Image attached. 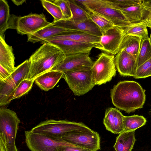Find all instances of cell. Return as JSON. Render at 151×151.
Here are the masks:
<instances>
[{
	"label": "cell",
	"instance_id": "cell-13",
	"mask_svg": "<svg viewBox=\"0 0 151 151\" xmlns=\"http://www.w3.org/2000/svg\"><path fill=\"white\" fill-rule=\"evenodd\" d=\"M52 24L67 29L84 32L91 35L101 37L102 33L98 27L91 19L84 22L75 23L70 20L63 19Z\"/></svg>",
	"mask_w": 151,
	"mask_h": 151
},
{
	"label": "cell",
	"instance_id": "cell-11",
	"mask_svg": "<svg viewBox=\"0 0 151 151\" xmlns=\"http://www.w3.org/2000/svg\"><path fill=\"white\" fill-rule=\"evenodd\" d=\"M91 52H84L66 56L60 63L50 70L63 72L83 69L91 68L93 63L89 57Z\"/></svg>",
	"mask_w": 151,
	"mask_h": 151
},
{
	"label": "cell",
	"instance_id": "cell-16",
	"mask_svg": "<svg viewBox=\"0 0 151 151\" xmlns=\"http://www.w3.org/2000/svg\"><path fill=\"white\" fill-rule=\"evenodd\" d=\"M100 37L95 36L84 32L76 30L64 33L46 39L42 43L45 42L52 40H67L76 42L92 44L98 47L101 50L102 47L100 43Z\"/></svg>",
	"mask_w": 151,
	"mask_h": 151
},
{
	"label": "cell",
	"instance_id": "cell-32",
	"mask_svg": "<svg viewBox=\"0 0 151 151\" xmlns=\"http://www.w3.org/2000/svg\"><path fill=\"white\" fill-rule=\"evenodd\" d=\"M35 79H25L23 80L15 89L13 100L19 98L31 90Z\"/></svg>",
	"mask_w": 151,
	"mask_h": 151
},
{
	"label": "cell",
	"instance_id": "cell-31",
	"mask_svg": "<svg viewBox=\"0 0 151 151\" xmlns=\"http://www.w3.org/2000/svg\"><path fill=\"white\" fill-rule=\"evenodd\" d=\"M41 1L44 8L54 18L53 22H55L64 19L62 11L59 6L50 0H42Z\"/></svg>",
	"mask_w": 151,
	"mask_h": 151
},
{
	"label": "cell",
	"instance_id": "cell-1",
	"mask_svg": "<svg viewBox=\"0 0 151 151\" xmlns=\"http://www.w3.org/2000/svg\"><path fill=\"white\" fill-rule=\"evenodd\" d=\"M110 96L114 106L128 113L142 108L146 100L144 90L134 81L118 82L111 90Z\"/></svg>",
	"mask_w": 151,
	"mask_h": 151
},
{
	"label": "cell",
	"instance_id": "cell-33",
	"mask_svg": "<svg viewBox=\"0 0 151 151\" xmlns=\"http://www.w3.org/2000/svg\"><path fill=\"white\" fill-rule=\"evenodd\" d=\"M151 76V58L137 67L134 77L145 78Z\"/></svg>",
	"mask_w": 151,
	"mask_h": 151
},
{
	"label": "cell",
	"instance_id": "cell-27",
	"mask_svg": "<svg viewBox=\"0 0 151 151\" xmlns=\"http://www.w3.org/2000/svg\"><path fill=\"white\" fill-rule=\"evenodd\" d=\"M85 9L88 13V18L98 27L102 34L114 26L111 21L101 15L93 11Z\"/></svg>",
	"mask_w": 151,
	"mask_h": 151
},
{
	"label": "cell",
	"instance_id": "cell-9",
	"mask_svg": "<svg viewBox=\"0 0 151 151\" xmlns=\"http://www.w3.org/2000/svg\"><path fill=\"white\" fill-rule=\"evenodd\" d=\"M61 139L69 143L91 151H98L100 149L99 134L89 127L65 134L62 136Z\"/></svg>",
	"mask_w": 151,
	"mask_h": 151
},
{
	"label": "cell",
	"instance_id": "cell-5",
	"mask_svg": "<svg viewBox=\"0 0 151 151\" xmlns=\"http://www.w3.org/2000/svg\"><path fill=\"white\" fill-rule=\"evenodd\" d=\"M30 63L27 59L18 65L6 79L0 81V106L9 104L13 100L15 90L20 83L27 78Z\"/></svg>",
	"mask_w": 151,
	"mask_h": 151
},
{
	"label": "cell",
	"instance_id": "cell-3",
	"mask_svg": "<svg viewBox=\"0 0 151 151\" xmlns=\"http://www.w3.org/2000/svg\"><path fill=\"white\" fill-rule=\"evenodd\" d=\"M20 120L16 113L0 108V151H9L16 146L15 140Z\"/></svg>",
	"mask_w": 151,
	"mask_h": 151
},
{
	"label": "cell",
	"instance_id": "cell-39",
	"mask_svg": "<svg viewBox=\"0 0 151 151\" xmlns=\"http://www.w3.org/2000/svg\"><path fill=\"white\" fill-rule=\"evenodd\" d=\"M142 4L145 8H151V0H142Z\"/></svg>",
	"mask_w": 151,
	"mask_h": 151
},
{
	"label": "cell",
	"instance_id": "cell-26",
	"mask_svg": "<svg viewBox=\"0 0 151 151\" xmlns=\"http://www.w3.org/2000/svg\"><path fill=\"white\" fill-rule=\"evenodd\" d=\"M147 122L143 116L134 115L130 116H124V131L135 130L144 125Z\"/></svg>",
	"mask_w": 151,
	"mask_h": 151
},
{
	"label": "cell",
	"instance_id": "cell-19",
	"mask_svg": "<svg viewBox=\"0 0 151 151\" xmlns=\"http://www.w3.org/2000/svg\"><path fill=\"white\" fill-rule=\"evenodd\" d=\"M74 30L67 29L52 24L34 33L27 35V42L33 43L40 42L64 33Z\"/></svg>",
	"mask_w": 151,
	"mask_h": 151
},
{
	"label": "cell",
	"instance_id": "cell-8",
	"mask_svg": "<svg viewBox=\"0 0 151 151\" xmlns=\"http://www.w3.org/2000/svg\"><path fill=\"white\" fill-rule=\"evenodd\" d=\"M114 55L102 52L91 68L92 79L96 85H101L111 81L116 75Z\"/></svg>",
	"mask_w": 151,
	"mask_h": 151
},
{
	"label": "cell",
	"instance_id": "cell-41",
	"mask_svg": "<svg viewBox=\"0 0 151 151\" xmlns=\"http://www.w3.org/2000/svg\"><path fill=\"white\" fill-rule=\"evenodd\" d=\"M9 151H18L16 147H12L10 148Z\"/></svg>",
	"mask_w": 151,
	"mask_h": 151
},
{
	"label": "cell",
	"instance_id": "cell-6",
	"mask_svg": "<svg viewBox=\"0 0 151 151\" xmlns=\"http://www.w3.org/2000/svg\"><path fill=\"white\" fill-rule=\"evenodd\" d=\"M51 24L43 14H31L21 17L12 14L9 21L8 28L16 29L21 35H28Z\"/></svg>",
	"mask_w": 151,
	"mask_h": 151
},
{
	"label": "cell",
	"instance_id": "cell-2",
	"mask_svg": "<svg viewBox=\"0 0 151 151\" xmlns=\"http://www.w3.org/2000/svg\"><path fill=\"white\" fill-rule=\"evenodd\" d=\"M65 56L55 45L48 43H43L29 59L30 64L27 78L35 79L60 63Z\"/></svg>",
	"mask_w": 151,
	"mask_h": 151
},
{
	"label": "cell",
	"instance_id": "cell-24",
	"mask_svg": "<svg viewBox=\"0 0 151 151\" xmlns=\"http://www.w3.org/2000/svg\"><path fill=\"white\" fill-rule=\"evenodd\" d=\"M132 24L142 22L145 8L142 4L120 10Z\"/></svg>",
	"mask_w": 151,
	"mask_h": 151
},
{
	"label": "cell",
	"instance_id": "cell-36",
	"mask_svg": "<svg viewBox=\"0 0 151 151\" xmlns=\"http://www.w3.org/2000/svg\"><path fill=\"white\" fill-rule=\"evenodd\" d=\"M58 150L59 151H91L87 149L73 145L60 146L58 147Z\"/></svg>",
	"mask_w": 151,
	"mask_h": 151
},
{
	"label": "cell",
	"instance_id": "cell-21",
	"mask_svg": "<svg viewBox=\"0 0 151 151\" xmlns=\"http://www.w3.org/2000/svg\"><path fill=\"white\" fill-rule=\"evenodd\" d=\"M12 47L8 45L5 38L0 37V65L11 74L15 70V57Z\"/></svg>",
	"mask_w": 151,
	"mask_h": 151
},
{
	"label": "cell",
	"instance_id": "cell-29",
	"mask_svg": "<svg viewBox=\"0 0 151 151\" xmlns=\"http://www.w3.org/2000/svg\"><path fill=\"white\" fill-rule=\"evenodd\" d=\"M125 35L136 36L142 40L149 38L147 26L142 22L133 24L124 29Z\"/></svg>",
	"mask_w": 151,
	"mask_h": 151
},
{
	"label": "cell",
	"instance_id": "cell-10",
	"mask_svg": "<svg viewBox=\"0 0 151 151\" xmlns=\"http://www.w3.org/2000/svg\"><path fill=\"white\" fill-rule=\"evenodd\" d=\"M25 135L27 146L31 151H59V146L73 145L62 139H56L31 130L25 131Z\"/></svg>",
	"mask_w": 151,
	"mask_h": 151
},
{
	"label": "cell",
	"instance_id": "cell-14",
	"mask_svg": "<svg viewBox=\"0 0 151 151\" xmlns=\"http://www.w3.org/2000/svg\"><path fill=\"white\" fill-rule=\"evenodd\" d=\"M45 43L55 45L66 56L81 52H91L93 47L99 49L98 46L93 44L67 40H50L45 42L43 44Z\"/></svg>",
	"mask_w": 151,
	"mask_h": 151
},
{
	"label": "cell",
	"instance_id": "cell-12",
	"mask_svg": "<svg viewBox=\"0 0 151 151\" xmlns=\"http://www.w3.org/2000/svg\"><path fill=\"white\" fill-rule=\"evenodd\" d=\"M125 35L124 29L114 26L102 34L100 43L102 47L101 50L111 55H116Z\"/></svg>",
	"mask_w": 151,
	"mask_h": 151
},
{
	"label": "cell",
	"instance_id": "cell-4",
	"mask_svg": "<svg viewBox=\"0 0 151 151\" xmlns=\"http://www.w3.org/2000/svg\"><path fill=\"white\" fill-rule=\"evenodd\" d=\"M88 127L82 122L49 119L41 122L33 128L31 131L35 134H43L56 139H60L65 134Z\"/></svg>",
	"mask_w": 151,
	"mask_h": 151
},
{
	"label": "cell",
	"instance_id": "cell-18",
	"mask_svg": "<svg viewBox=\"0 0 151 151\" xmlns=\"http://www.w3.org/2000/svg\"><path fill=\"white\" fill-rule=\"evenodd\" d=\"M90 11L104 17L112 23L114 26L124 29L133 24L129 22L122 12L119 9L111 8L104 7Z\"/></svg>",
	"mask_w": 151,
	"mask_h": 151
},
{
	"label": "cell",
	"instance_id": "cell-20",
	"mask_svg": "<svg viewBox=\"0 0 151 151\" xmlns=\"http://www.w3.org/2000/svg\"><path fill=\"white\" fill-rule=\"evenodd\" d=\"M63 73L56 70H50L36 77L35 81L41 89L48 91L52 89L60 79L63 78Z\"/></svg>",
	"mask_w": 151,
	"mask_h": 151
},
{
	"label": "cell",
	"instance_id": "cell-42",
	"mask_svg": "<svg viewBox=\"0 0 151 151\" xmlns=\"http://www.w3.org/2000/svg\"><path fill=\"white\" fill-rule=\"evenodd\" d=\"M149 38H150V42H151V33H150V37Z\"/></svg>",
	"mask_w": 151,
	"mask_h": 151
},
{
	"label": "cell",
	"instance_id": "cell-38",
	"mask_svg": "<svg viewBox=\"0 0 151 151\" xmlns=\"http://www.w3.org/2000/svg\"><path fill=\"white\" fill-rule=\"evenodd\" d=\"M11 74L7 70L0 65V81L6 79Z\"/></svg>",
	"mask_w": 151,
	"mask_h": 151
},
{
	"label": "cell",
	"instance_id": "cell-34",
	"mask_svg": "<svg viewBox=\"0 0 151 151\" xmlns=\"http://www.w3.org/2000/svg\"><path fill=\"white\" fill-rule=\"evenodd\" d=\"M50 1L59 7L64 17V19H71L72 14L68 0Z\"/></svg>",
	"mask_w": 151,
	"mask_h": 151
},
{
	"label": "cell",
	"instance_id": "cell-7",
	"mask_svg": "<svg viewBox=\"0 0 151 151\" xmlns=\"http://www.w3.org/2000/svg\"><path fill=\"white\" fill-rule=\"evenodd\" d=\"M91 68L63 72V78L76 96L83 95L95 85L92 78Z\"/></svg>",
	"mask_w": 151,
	"mask_h": 151
},
{
	"label": "cell",
	"instance_id": "cell-25",
	"mask_svg": "<svg viewBox=\"0 0 151 151\" xmlns=\"http://www.w3.org/2000/svg\"><path fill=\"white\" fill-rule=\"evenodd\" d=\"M9 6L7 1L0 0V37L5 38L4 33L8 28V22L11 15Z\"/></svg>",
	"mask_w": 151,
	"mask_h": 151
},
{
	"label": "cell",
	"instance_id": "cell-35",
	"mask_svg": "<svg viewBox=\"0 0 151 151\" xmlns=\"http://www.w3.org/2000/svg\"><path fill=\"white\" fill-rule=\"evenodd\" d=\"M114 2L117 9L121 10L141 4V0H112Z\"/></svg>",
	"mask_w": 151,
	"mask_h": 151
},
{
	"label": "cell",
	"instance_id": "cell-40",
	"mask_svg": "<svg viewBox=\"0 0 151 151\" xmlns=\"http://www.w3.org/2000/svg\"><path fill=\"white\" fill-rule=\"evenodd\" d=\"M12 1L15 4L18 6L22 5L26 1L24 0H13Z\"/></svg>",
	"mask_w": 151,
	"mask_h": 151
},
{
	"label": "cell",
	"instance_id": "cell-28",
	"mask_svg": "<svg viewBox=\"0 0 151 151\" xmlns=\"http://www.w3.org/2000/svg\"><path fill=\"white\" fill-rule=\"evenodd\" d=\"M71 12L72 17L70 20L75 23L85 21L89 19L86 10L74 0H68Z\"/></svg>",
	"mask_w": 151,
	"mask_h": 151
},
{
	"label": "cell",
	"instance_id": "cell-23",
	"mask_svg": "<svg viewBox=\"0 0 151 151\" xmlns=\"http://www.w3.org/2000/svg\"><path fill=\"white\" fill-rule=\"evenodd\" d=\"M142 41V39L139 37L125 35L121 45L119 51L123 49L137 59Z\"/></svg>",
	"mask_w": 151,
	"mask_h": 151
},
{
	"label": "cell",
	"instance_id": "cell-30",
	"mask_svg": "<svg viewBox=\"0 0 151 151\" xmlns=\"http://www.w3.org/2000/svg\"><path fill=\"white\" fill-rule=\"evenodd\" d=\"M151 58V43L150 38L142 40L136 59L137 67Z\"/></svg>",
	"mask_w": 151,
	"mask_h": 151
},
{
	"label": "cell",
	"instance_id": "cell-22",
	"mask_svg": "<svg viewBox=\"0 0 151 151\" xmlns=\"http://www.w3.org/2000/svg\"><path fill=\"white\" fill-rule=\"evenodd\" d=\"M135 131H124L119 134L113 146L116 151H132L136 140Z\"/></svg>",
	"mask_w": 151,
	"mask_h": 151
},
{
	"label": "cell",
	"instance_id": "cell-17",
	"mask_svg": "<svg viewBox=\"0 0 151 151\" xmlns=\"http://www.w3.org/2000/svg\"><path fill=\"white\" fill-rule=\"evenodd\" d=\"M124 116L116 108L107 109L103 119V123L109 131L115 134H119L124 131Z\"/></svg>",
	"mask_w": 151,
	"mask_h": 151
},
{
	"label": "cell",
	"instance_id": "cell-15",
	"mask_svg": "<svg viewBox=\"0 0 151 151\" xmlns=\"http://www.w3.org/2000/svg\"><path fill=\"white\" fill-rule=\"evenodd\" d=\"M115 61L116 67L121 75L134 76L137 68L134 57L122 49L116 55Z\"/></svg>",
	"mask_w": 151,
	"mask_h": 151
},
{
	"label": "cell",
	"instance_id": "cell-37",
	"mask_svg": "<svg viewBox=\"0 0 151 151\" xmlns=\"http://www.w3.org/2000/svg\"><path fill=\"white\" fill-rule=\"evenodd\" d=\"M142 22L147 27H149L151 31V8H145L144 18Z\"/></svg>",
	"mask_w": 151,
	"mask_h": 151
}]
</instances>
